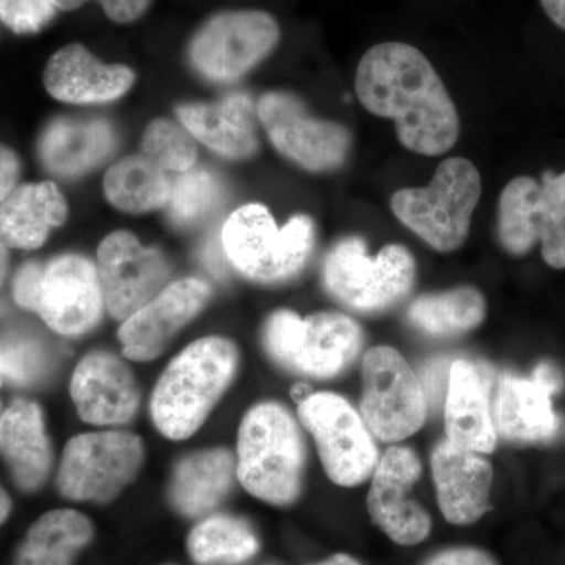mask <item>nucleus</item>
Masks as SVG:
<instances>
[{"instance_id": "obj_1", "label": "nucleus", "mask_w": 565, "mask_h": 565, "mask_svg": "<svg viewBox=\"0 0 565 565\" xmlns=\"http://www.w3.org/2000/svg\"><path fill=\"white\" fill-rule=\"evenodd\" d=\"M355 92L364 109L392 118L407 150L440 156L459 140L456 104L433 63L412 44L388 41L364 52Z\"/></svg>"}, {"instance_id": "obj_2", "label": "nucleus", "mask_w": 565, "mask_h": 565, "mask_svg": "<svg viewBox=\"0 0 565 565\" xmlns=\"http://www.w3.org/2000/svg\"><path fill=\"white\" fill-rule=\"evenodd\" d=\"M239 351L228 338L206 337L174 356L151 396L156 429L169 440L192 437L232 384Z\"/></svg>"}, {"instance_id": "obj_3", "label": "nucleus", "mask_w": 565, "mask_h": 565, "mask_svg": "<svg viewBox=\"0 0 565 565\" xmlns=\"http://www.w3.org/2000/svg\"><path fill=\"white\" fill-rule=\"evenodd\" d=\"M303 468V437L292 415L277 403L252 407L237 434L236 476L244 489L269 504H292Z\"/></svg>"}, {"instance_id": "obj_4", "label": "nucleus", "mask_w": 565, "mask_h": 565, "mask_svg": "<svg viewBox=\"0 0 565 565\" xmlns=\"http://www.w3.org/2000/svg\"><path fill=\"white\" fill-rule=\"evenodd\" d=\"M14 302L33 311L63 337L88 333L102 321L104 296L98 270L81 255L31 262L13 280Z\"/></svg>"}, {"instance_id": "obj_5", "label": "nucleus", "mask_w": 565, "mask_h": 565, "mask_svg": "<svg viewBox=\"0 0 565 565\" xmlns=\"http://www.w3.org/2000/svg\"><path fill=\"white\" fill-rule=\"evenodd\" d=\"M315 247V223L294 215L278 228L263 204H245L222 228L223 255L241 275L258 282H281L303 269Z\"/></svg>"}, {"instance_id": "obj_6", "label": "nucleus", "mask_w": 565, "mask_h": 565, "mask_svg": "<svg viewBox=\"0 0 565 565\" xmlns=\"http://www.w3.org/2000/svg\"><path fill=\"white\" fill-rule=\"evenodd\" d=\"M481 174L463 158L446 159L426 188L401 189L392 196L393 214L438 252L462 247L481 199Z\"/></svg>"}, {"instance_id": "obj_7", "label": "nucleus", "mask_w": 565, "mask_h": 565, "mask_svg": "<svg viewBox=\"0 0 565 565\" xmlns=\"http://www.w3.org/2000/svg\"><path fill=\"white\" fill-rule=\"evenodd\" d=\"M362 344V327L333 311L300 318L291 310H278L267 318L263 329L264 349L275 363L315 379L343 373Z\"/></svg>"}, {"instance_id": "obj_8", "label": "nucleus", "mask_w": 565, "mask_h": 565, "mask_svg": "<svg viewBox=\"0 0 565 565\" xmlns=\"http://www.w3.org/2000/svg\"><path fill=\"white\" fill-rule=\"evenodd\" d=\"M322 280L338 302L352 310L373 313L393 307L412 291L416 264L403 245H385L371 258L360 237H348L327 255Z\"/></svg>"}, {"instance_id": "obj_9", "label": "nucleus", "mask_w": 565, "mask_h": 565, "mask_svg": "<svg viewBox=\"0 0 565 565\" xmlns=\"http://www.w3.org/2000/svg\"><path fill=\"white\" fill-rule=\"evenodd\" d=\"M498 239L505 252L526 255L541 243L553 269H565V172L545 173L542 182L516 177L498 204Z\"/></svg>"}, {"instance_id": "obj_10", "label": "nucleus", "mask_w": 565, "mask_h": 565, "mask_svg": "<svg viewBox=\"0 0 565 565\" xmlns=\"http://www.w3.org/2000/svg\"><path fill=\"white\" fill-rule=\"evenodd\" d=\"M145 446L139 435L103 430L71 438L63 449L57 490L66 500L106 504L139 475Z\"/></svg>"}, {"instance_id": "obj_11", "label": "nucleus", "mask_w": 565, "mask_h": 565, "mask_svg": "<svg viewBox=\"0 0 565 565\" xmlns=\"http://www.w3.org/2000/svg\"><path fill=\"white\" fill-rule=\"evenodd\" d=\"M280 36V25L267 11H222L192 36L189 61L206 79L234 82L266 61Z\"/></svg>"}, {"instance_id": "obj_12", "label": "nucleus", "mask_w": 565, "mask_h": 565, "mask_svg": "<svg viewBox=\"0 0 565 565\" xmlns=\"http://www.w3.org/2000/svg\"><path fill=\"white\" fill-rule=\"evenodd\" d=\"M360 412L371 434L382 441H401L422 429L426 393L411 364L396 349L379 345L363 359Z\"/></svg>"}, {"instance_id": "obj_13", "label": "nucleus", "mask_w": 565, "mask_h": 565, "mask_svg": "<svg viewBox=\"0 0 565 565\" xmlns=\"http://www.w3.org/2000/svg\"><path fill=\"white\" fill-rule=\"evenodd\" d=\"M305 429L313 435L323 470L330 481L355 487L377 467L379 449L362 415L344 397L313 393L297 408Z\"/></svg>"}, {"instance_id": "obj_14", "label": "nucleus", "mask_w": 565, "mask_h": 565, "mask_svg": "<svg viewBox=\"0 0 565 565\" xmlns=\"http://www.w3.org/2000/svg\"><path fill=\"white\" fill-rule=\"evenodd\" d=\"M256 111L277 151L308 172L340 169L351 154L349 129L313 117L291 93H266L256 104Z\"/></svg>"}, {"instance_id": "obj_15", "label": "nucleus", "mask_w": 565, "mask_h": 565, "mask_svg": "<svg viewBox=\"0 0 565 565\" xmlns=\"http://www.w3.org/2000/svg\"><path fill=\"white\" fill-rule=\"evenodd\" d=\"M104 303L117 321H126L166 288L170 266L156 248L145 247L129 232L109 234L99 245L98 264Z\"/></svg>"}, {"instance_id": "obj_16", "label": "nucleus", "mask_w": 565, "mask_h": 565, "mask_svg": "<svg viewBox=\"0 0 565 565\" xmlns=\"http://www.w3.org/2000/svg\"><path fill=\"white\" fill-rule=\"evenodd\" d=\"M422 478V462L414 449L393 446L379 460L367 493V512L374 525L399 545H416L430 533V516L408 497Z\"/></svg>"}, {"instance_id": "obj_17", "label": "nucleus", "mask_w": 565, "mask_h": 565, "mask_svg": "<svg viewBox=\"0 0 565 565\" xmlns=\"http://www.w3.org/2000/svg\"><path fill=\"white\" fill-rule=\"evenodd\" d=\"M211 299V286L200 278L170 282L151 302L122 321L118 340L122 355L132 362L158 359L174 334L193 321Z\"/></svg>"}, {"instance_id": "obj_18", "label": "nucleus", "mask_w": 565, "mask_h": 565, "mask_svg": "<svg viewBox=\"0 0 565 565\" xmlns=\"http://www.w3.org/2000/svg\"><path fill=\"white\" fill-rule=\"evenodd\" d=\"M82 422L93 426H121L139 411L140 390L128 364L106 351L85 355L70 385Z\"/></svg>"}, {"instance_id": "obj_19", "label": "nucleus", "mask_w": 565, "mask_h": 565, "mask_svg": "<svg viewBox=\"0 0 565 565\" xmlns=\"http://www.w3.org/2000/svg\"><path fill=\"white\" fill-rule=\"evenodd\" d=\"M433 476L438 505L452 525H471L489 512L492 465L446 440L435 446Z\"/></svg>"}, {"instance_id": "obj_20", "label": "nucleus", "mask_w": 565, "mask_h": 565, "mask_svg": "<svg viewBox=\"0 0 565 565\" xmlns=\"http://www.w3.org/2000/svg\"><path fill=\"white\" fill-rule=\"evenodd\" d=\"M445 426L448 440L468 451L489 455L497 446L490 381L470 360H456L449 370Z\"/></svg>"}, {"instance_id": "obj_21", "label": "nucleus", "mask_w": 565, "mask_h": 565, "mask_svg": "<svg viewBox=\"0 0 565 565\" xmlns=\"http://www.w3.org/2000/svg\"><path fill=\"white\" fill-rule=\"evenodd\" d=\"M43 81L47 93L58 102L102 104L128 93L136 74L125 65H106L87 47L73 43L52 55Z\"/></svg>"}, {"instance_id": "obj_22", "label": "nucleus", "mask_w": 565, "mask_h": 565, "mask_svg": "<svg viewBox=\"0 0 565 565\" xmlns=\"http://www.w3.org/2000/svg\"><path fill=\"white\" fill-rule=\"evenodd\" d=\"M177 114L193 139L222 158L244 161L258 151V111L245 93H232L212 104H182Z\"/></svg>"}, {"instance_id": "obj_23", "label": "nucleus", "mask_w": 565, "mask_h": 565, "mask_svg": "<svg viewBox=\"0 0 565 565\" xmlns=\"http://www.w3.org/2000/svg\"><path fill=\"white\" fill-rule=\"evenodd\" d=\"M0 457L22 492H36L47 481L54 452L39 404L17 399L0 414Z\"/></svg>"}, {"instance_id": "obj_24", "label": "nucleus", "mask_w": 565, "mask_h": 565, "mask_svg": "<svg viewBox=\"0 0 565 565\" xmlns=\"http://www.w3.org/2000/svg\"><path fill=\"white\" fill-rule=\"evenodd\" d=\"M114 129L99 118H55L41 134L44 169L63 178L81 177L102 163L114 148Z\"/></svg>"}, {"instance_id": "obj_25", "label": "nucleus", "mask_w": 565, "mask_h": 565, "mask_svg": "<svg viewBox=\"0 0 565 565\" xmlns=\"http://www.w3.org/2000/svg\"><path fill=\"white\" fill-rule=\"evenodd\" d=\"M68 204L51 181L21 185L0 203V243L35 250L66 221Z\"/></svg>"}, {"instance_id": "obj_26", "label": "nucleus", "mask_w": 565, "mask_h": 565, "mask_svg": "<svg viewBox=\"0 0 565 565\" xmlns=\"http://www.w3.org/2000/svg\"><path fill=\"white\" fill-rule=\"evenodd\" d=\"M552 397L533 379L504 374L498 384L493 407L497 433L516 444H546L552 440L559 429Z\"/></svg>"}, {"instance_id": "obj_27", "label": "nucleus", "mask_w": 565, "mask_h": 565, "mask_svg": "<svg viewBox=\"0 0 565 565\" xmlns=\"http://www.w3.org/2000/svg\"><path fill=\"white\" fill-rule=\"evenodd\" d=\"M236 459L226 448H210L182 457L174 467L169 500L184 516H202L217 508L232 490Z\"/></svg>"}, {"instance_id": "obj_28", "label": "nucleus", "mask_w": 565, "mask_h": 565, "mask_svg": "<svg viewBox=\"0 0 565 565\" xmlns=\"http://www.w3.org/2000/svg\"><path fill=\"white\" fill-rule=\"evenodd\" d=\"M93 534L88 516L73 509H55L33 523L18 548L14 565H73Z\"/></svg>"}, {"instance_id": "obj_29", "label": "nucleus", "mask_w": 565, "mask_h": 565, "mask_svg": "<svg viewBox=\"0 0 565 565\" xmlns=\"http://www.w3.org/2000/svg\"><path fill=\"white\" fill-rule=\"evenodd\" d=\"M487 315L484 296L473 286L426 294L412 302L408 321L433 337H455L481 326Z\"/></svg>"}, {"instance_id": "obj_30", "label": "nucleus", "mask_w": 565, "mask_h": 565, "mask_svg": "<svg viewBox=\"0 0 565 565\" xmlns=\"http://www.w3.org/2000/svg\"><path fill=\"white\" fill-rule=\"evenodd\" d=\"M172 181L143 154L129 156L111 166L104 192L118 210L141 214L166 206Z\"/></svg>"}, {"instance_id": "obj_31", "label": "nucleus", "mask_w": 565, "mask_h": 565, "mask_svg": "<svg viewBox=\"0 0 565 565\" xmlns=\"http://www.w3.org/2000/svg\"><path fill=\"white\" fill-rule=\"evenodd\" d=\"M189 553L200 565H234L250 559L259 544L252 527L232 515H214L189 535Z\"/></svg>"}, {"instance_id": "obj_32", "label": "nucleus", "mask_w": 565, "mask_h": 565, "mask_svg": "<svg viewBox=\"0 0 565 565\" xmlns=\"http://www.w3.org/2000/svg\"><path fill=\"white\" fill-rule=\"evenodd\" d=\"M222 202V185L203 169L180 173L170 185L167 215L178 226H195L210 218Z\"/></svg>"}, {"instance_id": "obj_33", "label": "nucleus", "mask_w": 565, "mask_h": 565, "mask_svg": "<svg viewBox=\"0 0 565 565\" xmlns=\"http://www.w3.org/2000/svg\"><path fill=\"white\" fill-rule=\"evenodd\" d=\"M167 173H184L196 161V145L184 126L169 120H154L145 131L141 152Z\"/></svg>"}, {"instance_id": "obj_34", "label": "nucleus", "mask_w": 565, "mask_h": 565, "mask_svg": "<svg viewBox=\"0 0 565 565\" xmlns=\"http://www.w3.org/2000/svg\"><path fill=\"white\" fill-rule=\"evenodd\" d=\"M55 11L51 0H0V21L18 35L40 32Z\"/></svg>"}, {"instance_id": "obj_35", "label": "nucleus", "mask_w": 565, "mask_h": 565, "mask_svg": "<svg viewBox=\"0 0 565 565\" xmlns=\"http://www.w3.org/2000/svg\"><path fill=\"white\" fill-rule=\"evenodd\" d=\"M424 565H498L489 553L471 546L445 550L434 557H430Z\"/></svg>"}, {"instance_id": "obj_36", "label": "nucleus", "mask_w": 565, "mask_h": 565, "mask_svg": "<svg viewBox=\"0 0 565 565\" xmlns=\"http://www.w3.org/2000/svg\"><path fill=\"white\" fill-rule=\"evenodd\" d=\"M21 174V162L17 152L0 143V203L17 189Z\"/></svg>"}, {"instance_id": "obj_37", "label": "nucleus", "mask_w": 565, "mask_h": 565, "mask_svg": "<svg viewBox=\"0 0 565 565\" xmlns=\"http://www.w3.org/2000/svg\"><path fill=\"white\" fill-rule=\"evenodd\" d=\"M107 18L120 24L139 20L150 9L151 0H99Z\"/></svg>"}, {"instance_id": "obj_38", "label": "nucleus", "mask_w": 565, "mask_h": 565, "mask_svg": "<svg viewBox=\"0 0 565 565\" xmlns=\"http://www.w3.org/2000/svg\"><path fill=\"white\" fill-rule=\"evenodd\" d=\"M531 379L537 382V384L552 394V396H555V394L563 390V374H561V371L557 370V366L553 363H539Z\"/></svg>"}, {"instance_id": "obj_39", "label": "nucleus", "mask_w": 565, "mask_h": 565, "mask_svg": "<svg viewBox=\"0 0 565 565\" xmlns=\"http://www.w3.org/2000/svg\"><path fill=\"white\" fill-rule=\"evenodd\" d=\"M541 6L550 21L565 31V0H541Z\"/></svg>"}, {"instance_id": "obj_40", "label": "nucleus", "mask_w": 565, "mask_h": 565, "mask_svg": "<svg viewBox=\"0 0 565 565\" xmlns=\"http://www.w3.org/2000/svg\"><path fill=\"white\" fill-rule=\"evenodd\" d=\"M11 508H13V504H11L10 494L0 486V525L6 523L7 519H9Z\"/></svg>"}, {"instance_id": "obj_41", "label": "nucleus", "mask_w": 565, "mask_h": 565, "mask_svg": "<svg viewBox=\"0 0 565 565\" xmlns=\"http://www.w3.org/2000/svg\"><path fill=\"white\" fill-rule=\"evenodd\" d=\"M9 247L6 244L0 243V288L6 282L7 274H9Z\"/></svg>"}, {"instance_id": "obj_42", "label": "nucleus", "mask_w": 565, "mask_h": 565, "mask_svg": "<svg viewBox=\"0 0 565 565\" xmlns=\"http://www.w3.org/2000/svg\"><path fill=\"white\" fill-rule=\"evenodd\" d=\"M51 2L57 10L73 11L81 9L88 0H51Z\"/></svg>"}, {"instance_id": "obj_43", "label": "nucleus", "mask_w": 565, "mask_h": 565, "mask_svg": "<svg viewBox=\"0 0 565 565\" xmlns=\"http://www.w3.org/2000/svg\"><path fill=\"white\" fill-rule=\"evenodd\" d=\"M313 565H362L359 561L353 559V557L348 555H334L330 557V559L323 561V563L313 564Z\"/></svg>"}, {"instance_id": "obj_44", "label": "nucleus", "mask_w": 565, "mask_h": 565, "mask_svg": "<svg viewBox=\"0 0 565 565\" xmlns=\"http://www.w3.org/2000/svg\"><path fill=\"white\" fill-rule=\"evenodd\" d=\"M292 399L297 401V403H302V401L307 399L308 396H311V388L307 384H296L291 390Z\"/></svg>"}, {"instance_id": "obj_45", "label": "nucleus", "mask_w": 565, "mask_h": 565, "mask_svg": "<svg viewBox=\"0 0 565 565\" xmlns=\"http://www.w3.org/2000/svg\"><path fill=\"white\" fill-rule=\"evenodd\" d=\"M3 385V379L0 377V388H2ZM0 414H2V399H0Z\"/></svg>"}, {"instance_id": "obj_46", "label": "nucleus", "mask_w": 565, "mask_h": 565, "mask_svg": "<svg viewBox=\"0 0 565 565\" xmlns=\"http://www.w3.org/2000/svg\"><path fill=\"white\" fill-rule=\"evenodd\" d=\"M167 565H170V564H167Z\"/></svg>"}]
</instances>
